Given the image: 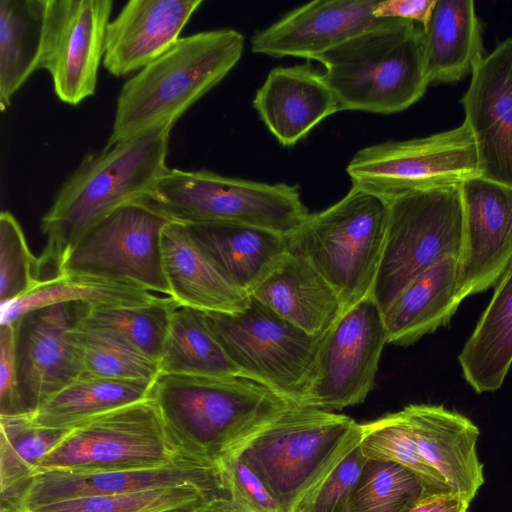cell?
<instances>
[{"label":"cell","instance_id":"38","mask_svg":"<svg viewBox=\"0 0 512 512\" xmlns=\"http://www.w3.org/2000/svg\"><path fill=\"white\" fill-rule=\"evenodd\" d=\"M210 498L196 487L186 485L123 494L76 497L42 505L26 512H157Z\"/></svg>","mask_w":512,"mask_h":512},{"label":"cell","instance_id":"46","mask_svg":"<svg viewBox=\"0 0 512 512\" xmlns=\"http://www.w3.org/2000/svg\"><path fill=\"white\" fill-rule=\"evenodd\" d=\"M204 501V500H203ZM202 501L186 503L178 506L165 508L157 512H197V507Z\"/></svg>","mask_w":512,"mask_h":512},{"label":"cell","instance_id":"19","mask_svg":"<svg viewBox=\"0 0 512 512\" xmlns=\"http://www.w3.org/2000/svg\"><path fill=\"white\" fill-rule=\"evenodd\" d=\"M376 0H316L299 6L251 38V51L316 60L380 21ZM383 20V19H382Z\"/></svg>","mask_w":512,"mask_h":512},{"label":"cell","instance_id":"36","mask_svg":"<svg viewBox=\"0 0 512 512\" xmlns=\"http://www.w3.org/2000/svg\"><path fill=\"white\" fill-rule=\"evenodd\" d=\"M360 428V448L367 459L402 465L413 472L431 494L452 493L422 458L402 409L360 424Z\"/></svg>","mask_w":512,"mask_h":512},{"label":"cell","instance_id":"6","mask_svg":"<svg viewBox=\"0 0 512 512\" xmlns=\"http://www.w3.org/2000/svg\"><path fill=\"white\" fill-rule=\"evenodd\" d=\"M387 217L386 200L351 186L343 198L310 214L287 236L289 251L304 257L327 280L343 312L372 294Z\"/></svg>","mask_w":512,"mask_h":512},{"label":"cell","instance_id":"24","mask_svg":"<svg viewBox=\"0 0 512 512\" xmlns=\"http://www.w3.org/2000/svg\"><path fill=\"white\" fill-rule=\"evenodd\" d=\"M249 296L314 336H323L343 312L327 280L304 257L290 251Z\"/></svg>","mask_w":512,"mask_h":512},{"label":"cell","instance_id":"26","mask_svg":"<svg viewBox=\"0 0 512 512\" xmlns=\"http://www.w3.org/2000/svg\"><path fill=\"white\" fill-rule=\"evenodd\" d=\"M223 274L250 295L289 252L287 236L230 224H184Z\"/></svg>","mask_w":512,"mask_h":512},{"label":"cell","instance_id":"39","mask_svg":"<svg viewBox=\"0 0 512 512\" xmlns=\"http://www.w3.org/2000/svg\"><path fill=\"white\" fill-rule=\"evenodd\" d=\"M43 281L38 257L27 244L23 230L8 211L0 214V303L22 297Z\"/></svg>","mask_w":512,"mask_h":512},{"label":"cell","instance_id":"44","mask_svg":"<svg viewBox=\"0 0 512 512\" xmlns=\"http://www.w3.org/2000/svg\"><path fill=\"white\" fill-rule=\"evenodd\" d=\"M470 503L452 493H425L402 512H468Z\"/></svg>","mask_w":512,"mask_h":512},{"label":"cell","instance_id":"21","mask_svg":"<svg viewBox=\"0 0 512 512\" xmlns=\"http://www.w3.org/2000/svg\"><path fill=\"white\" fill-rule=\"evenodd\" d=\"M402 411L424 461L453 494L471 503L484 483L476 450L478 427L442 405L410 404Z\"/></svg>","mask_w":512,"mask_h":512},{"label":"cell","instance_id":"12","mask_svg":"<svg viewBox=\"0 0 512 512\" xmlns=\"http://www.w3.org/2000/svg\"><path fill=\"white\" fill-rule=\"evenodd\" d=\"M171 221L147 202L124 204L82 236L60 274L125 281L170 296L162 263L161 236Z\"/></svg>","mask_w":512,"mask_h":512},{"label":"cell","instance_id":"9","mask_svg":"<svg viewBox=\"0 0 512 512\" xmlns=\"http://www.w3.org/2000/svg\"><path fill=\"white\" fill-rule=\"evenodd\" d=\"M206 317L240 376L301 406L323 336L308 334L252 296L239 312Z\"/></svg>","mask_w":512,"mask_h":512},{"label":"cell","instance_id":"33","mask_svg":"<svg viewBox=\"0 0 512 512\" xmlns=\"http://www.w3.org/2000/svg\"><path fill=\"white\" fill-rule=\"evenodd\" d=\"M43 0H0V109L37 70Z\"/></svg>","mask_w":512,"mask_h":512},{"label":"cell","instance_id":"42","mask_svg":"<svg viewBox=\"0 0 512 512\" xmlns=\"http://www.w3.org/2000/svg\"><path fill=\"white\" fill-rule=\"evenodd\" d=\"M17 337V322L0 324V416L28 415L18 379Z\"/></svg>","mask_w":512,"mask_h":512},{"label":"cell","instance_id":"25","mask_svg":"<svg viewBox=\"0 0 512 512\" xmlns=\"http://www.w3.org/2000/svg\"><path fill=\"white\" fill-rule=\"evenodd\" d=\"M459 258L448 256L413 279L383 313L387 343L408 346L447 325L462 299Z\"/></svg>","mask_w":512,"mask_h":512},{"label":"cell","instance_id":"23","mask_svg":"<svg viewBox=\"0 0 512 512\" xmlns=\"http://www.w3.org/2000/svg\"><path fill=\"white\" fill-rule=\"evenodd\" d=\"M161 252L170 297L179 306L219 313L247 306L250 296L223 274L186 225L171 221L165 226Z\"/></svg>","mask_w":512,"mask_h":512},{"label":"cell","instance_id":"48","mask_svg":"<svg viewBox=\"0 0 512 512\" xmlns=\"http://www.w3.org/2000/svg\"><path fill=\"white\" fill-rule=\"evenodd\" d=\"M243 506H244V505H243ZM244 507H245V506H244ZM245 508H246L247 512H253V511H251L250 509H248L247 507H245Z\"/></svg>","mask_w":512,"mask_h":512},{"label":"cell","instance_id":"4","mask_svg":"<svg viewBox=\"0 0 512 512\" xmlns=\"http://www.w3.org/2000/svg\"><path fill=\"white\" fill-rule=\"evenodd\" d=\"M316 60L340 111L401 112L430 84L423 28L407 20H380Z\"/></svg>","mask_w":512,"mask_h":512},{"label":"cell","instance_id":"41","mask_svg":"<svg viewBox=\"0 0 512 512\" xmlns=\"http://www.w3.org/2000/svg\"><path fill=\"white\" fill-rule=\"evenodd\" d=\"M366 460L359 442L324 482L308 512H348L350 495Z\"/></svg>","mask_w":512,"mask_h":512},{"label":"cell","instance_id":"10","mask_svg":"<svg viewBox=\"0 0 512 512\" xmlns=\"http://www.w3.org/2000/svg\"><path fill=\"white\" fill-rule=\"evenodd\" d=\"M186 457L172 440L150 396L71 427L41 459L36 472L153 468Z\"/></svg>","mask_w":512,"mask_h":512},{"label":"cell","instance_id":"16","mask_svg":"<svg viewBox=\"0 0 512 512\" xmlns=\"http://www.w3.org/2000/svg\"><path fill=\"white\" fill-rule=\"evenodd\" d=\"M78 316V303H62L17 321L18 379L28 415L84 373L73 336Z\"/></svg>","mask_w":512,"mask_h":512},{"label":"cell","instance_id":"32","mask_svg":"<svg viewBox=\"0 0 512 512\" xmlns=\"http://www.w3.org/2000/svg\"><path fill=\"white\" fill-rule=\"evenodd\" d=\"M0 430V507H20L39 462L68 429L37 426L19 415L0 416Z\"/></svg>","mask_w":512,"mask_h":512},{"label":"cell","instance_id":"14","mask_svg":"<svg viewBox=\"0 0 512 512\" xmlns=\"http://www.w3.org/2000/svg\"><path fill=\"white\" fill-rule=\"evenodd\" d=\"M112 8L111 0H43L37 70L49 72L62 102L94 95Z\"/></svg>","mask_w":512,"mask_h":512},{"label":"cell","instance_id":"15","mask_svg":"<svg viewBox=\"0 0 512 512\" xmlns=\"http://www.w3.org/2000/svg\"><path fill=\"white\" fill-rule=\"evenodd\" d=\"M186 485L196 487L211 498L229 496L219 464L186 457L153 468L98 472L38 471L33 475L20 507L27 511L76 497Z\"/></svg>","mask_w":512,"mask_h":512},{"label":"cell","instance_id":"45","mask_svg":"<svg viewBox=\"0 0 512 512\" xmlns=\"http://www.w3.org/2000/svg\"><path fill=\"white\" fill-rule=\"evenodd\" d=\"M197 512H247L246 508L230 496H219L202 501Z\"/></svg>","mask_w":512,"mask_h":512},{"label":"cell","instance_id":"29","mask_svg":"<svg viewBox=\"0 0 512 512\" xmlns=\"http://www.w3.org/2000/svg\"><path fill=\"white\" fill-rule=\"evenodd\" d=\"M162 297L125 281L62 273L42 281L28 294L1 305L0 324L17 322L33 311L56 304L139 306L156 302Z\"/></svg>","mask_w":512,"mask_h":512},{"label":"cell","instance_id":"2","mask_svg":"<svg viewBox=\"0 0 512 512\" xmlns=\"http://www.w3.org/2000/svg\"><path fill=\"white\" fill-rule=\"evenodd\" d=\"M150 396L180 451L215 464L295 405L240 375H160Z\"/></svg>","mask_w":512,"mask_h":512},{"label":"cell","instance_id":"47","mask_svg":"<svg viewBox=\"0 0 512 512\" xmlns=\"http://www.w3.org/2000/svg\"><path fill=\"white\" fill-rule=\"evenodd\" d=\"M0 512H26L20 507H0Z\"/></svg>","mask_w":512,"mask_h":512},{"label":"cell","instance_id":"28","mask_svg":"<svg viewBox=\"0 0 512 512\" xmlns=\"http://www.w3.org/2000/svg\"><path fill=\"white\" fill-rule=\"evenodd\" d=\"M462 348L458 361L476 393L498 390L512 364V262Z\"/></svg>","mask_w":512,"mask_h":512},{"label":"cell","instance_id":"27","mask_svg":"<svg viewBox=\"0 0 512 512\" xmlns=\"http://www.w3.org/2000/svg\"><path fill=\"white\" fill-rule=\"evenodd\" d=\"M423 31L430 83L457 82L484 57L482 28L472 0H436Z\"/></svg>","mask_w":512,"mask_h":512},{"label":"cell","instance_id":"30","mask_svg":"<svg viewBox=\"0 0 512 512\" xmlns=\"http://www.w3.org/2000/svg\"><path fill=\"white\" fill-rule=\"evenodd\" d=\"M152 386L148 382L83 373L47 399L29 417L37 426L70 429L95 415L149 398Z\"/></svg>","mask_w":512,"mask_h":512},{"label":"cell","instance_id":"20","mask_svg":"<svg viewBox=\"0 0 512 512\" xmlns=\"http://www.w3.org/2000/svg\"><path fill=\"white\" fill-rule=\"evenodd\" d=\"M202 0H130L108 23L103 65L116 76L141 70L164 54Z\"/></svg>","mask_w":512,"mask_h":512},{"label":"cell","instance_id":"1","mask_svg":"<svg viewBox=\"0 0 512 512\" xmlns=\"http://www.w3.org/2000/svg\"><path fill=\"white\" fill-rule=\"evenodd\" d=\"M170 128L106 145L86 155L41 218L46 238L38 257L43 281L62 269L82 236L116 208L144 200L166 165Z\"/></svg>","mask_w":512,"mask_h":512},{"label":"cell","instance_id":"18","mask_svg":"<svg viewBox=\"0 0 512 512\" xmlns=\"http://www.w3.org/2000/svg\"><path fill=\"white\" fill-rule=\"evenodd\" d=\"M464 242L461 299L495 285L512 262V187L476 175L460 184Z\"/></svg>","mask_w":512,"mask_h":512},{"label":"cell","instance_id":"7","mask_svg":"<svg viewBox=\"0 0 512 512\" xmlns=\"http://www.w3.org/2000/svg\"><path fill=\"white\" fill-rule=\"evenodd\" d=\"M182 224L230 223L289 236L310 213L299 186L168 169L141 200Z\"/></svg>","mask_w":512,"mask_h":512},{"label":"cell","instance_id":"34","mask_svg":"<svg viewBox=\"0 0 512 512\" xmlns=\"http://www.w3.org/2000/svg\"><path fill=\"white\" fill-rule=\"evenodd\" d=\"M73 336L85 374L152 384L159 377L158 362L109 329L78 316Z\"/></svg>","mask_w":512,"mask_h":512},{"label":"cell","instance_id":"43","mask_svg":"<svg viewBox=\"0 0 512 512\" xmlns=\"http://www.w3.org/2000/svg\"><path fill=\"white\" fill-rule=\"evenodd\" d=\"M436 0H384L373 8L376 19H401L414 22L423 29L428 25Z\"/></svg>","mask_w":512,"mask_h":512},{"label":"cell","instance_id":"8","mask_svg":"<svg viewBox=\"0 0 512 512\" xmlns=\"http://www.w3.org/2000/svg\"><path fill=\"white\" fill-rule=\"evenodd\" d=\"M464 211L460 184L417 190L388 201L383 251L372 296L382 313L442 258L460 259Z\"/></svg>","mask_w":512,"mask_h":512},{"label":"cell","instance_id":"40","mask_svg":"<svg viewBox=\"0 0 512 512\" xmlns=\"http://www.w3.org/2000/svg\"><path fill=\"white\" fill-rule=\"evenodd\" d=\"M218 464L231 498L253 512H283L266 482L241 451H232Z\"/></svg>","mask_w":512,"mask_h":512},{"label":"cell","instance_id":"5","mask_svg":"<svg viewBox=\"0 0 512 512\" xmlns=\"http://www.w3.org/2000/svg\"><path fill=\"white\" fill-rule=\"evenodd\" d=\"M360 439V424L349 416L292 405L235 450L261 475L283 512H308Z\"/></svg>","mask_w":512,"mask_h":512},{"label":"cell","instance_id":"22","mask_svg":"<svg viewBox=\"0 0 512 512\" xmlns=\"http://www.w3.org/2000/svg\"><path fill=\"white\" fill-rule=\"evenodd\" d=\"M253 106L284 147L295 145L321 121L340 111L323 73L308 63L273 68L257 90Z\"/></svg>","mask_w":512,"mask_h":512},{"label":"cell","instance_id":"37","mask_svg":"<svg viewBox=\"0 0 512 512\" xmlns=\"http://www.w3.org/2000/svg\"><path fill=\"white\" fill-rule=\"evenodd\" d=\"M425 493L429 492L409 469L367 459L350 495L348 512H402Z\"/></svg>","mask_w":512,"mask_h":512},{"label":"cell","instance_id":"11","mask_svg":"<svg viewBox=\"0 0 512 512\" xmlns=\"http://www.w3.org/2000/svg\"><path fill=\"white\" fill-rule=\"evenodd\" d=\"M346 172L352 186L387 202L407 192L461 184L479 175L475 143L464 123L422 138L365 147L351 158Z\"/></svg>","mask_w":512,"mask_h":512},{"label":"cell","instance_id":"17","mask_svg":"<svg viewBox=\"0 0 512 512\" xmlns=\"http://www.w3.org/2000/svg\"><path fill=\"white\" fill-rule=\"evenodd\" d=\"M461 103L479 175L512 187V36L477 63Z\"/></svg>","mask_w":512,"mask_h":512},{"label":"cell","instance_id":"3","mask_svg":"<svg viewBox=\"0 0 512 512\" xmlns=\"http://www.w3.org/2000/svg\"><path fill=\"white\" fill-rule=\"evenodd\" d=\"M245 37L231 28L180 38L130 78L117 98L108 145L163 128L177 120L235 67Z\"/></svg>","mask_w":512,"mask_h":512},{"label":"cell","instance_id":"13","mask_svg":"<svg viewBox=\"0 0 512 512\" xmlns=\"http://www.w3.org/2000/svg\"><path fill=\"white\" fill-rule=\"evenodd\" d=\"M387 331L372 294L323 335L301 406L325 411L362 403L375 382Z\"/></svg>","mask_w":512,"mask_h":512},{"label":"cell","instance_id":"35","mask_svg":"<svg viewBox=\"0 0 512 512\" xmlns=\"http://www.w3.org/2000/svg\"><path fill=\"white\" fill-rule=\"evenodd\" d=\"M177 306L170 296L139 306L89 307L80 304L79 319L117 333L159 362L170 318Z\"/></svg>","mask_w":512,"mask_h":512},{"label":"cell","instance_id":"31","mask_svg":"<svg viewBox=\"0 0 512 512\" xmlns=\"http://www.w3.org/2000/svg\"><path fill=\"white\" fill-rule=\"evenodd\" d=\"M160 375H240L211 331L206 312L177 306L158 362Z\"/></svg>","mask_w":512,"mask_h":512}]
</instances>
